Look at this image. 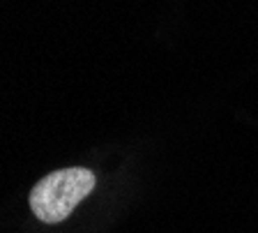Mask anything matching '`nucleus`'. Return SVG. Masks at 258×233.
I'll use <instances>...</instances> for the list:
<instances>
[{
    "label": "nucleus",
    "instance_id": "nucleus-1",
    "mask_svg": "<svg viewBox=\"0 0 258 233\" xmlns=\"http://www.w3.org/2000/svg\"><path fill=\"white\" fill-rule=\"evenodd\" d=\"M95 190V173L88 168H62L42 178L30 192V208L37 219L58 224Z\"/></svg>",
    "mask_w": 258,
    "mask_h": 233
}]
</instances>
